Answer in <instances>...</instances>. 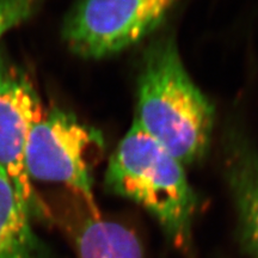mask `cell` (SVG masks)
I'll return each mask as SVG.
<instances>
[{"instance_id": "3", "label": "cell", "mask_w": 258, "mask_h": 258, "mask_svg": "<svg viewBox=\"0 0 258 258\" xmlns=\"http://www.w3.org/2000/svg\"><path fill=\"white\" fill-rule=\"evenodd\" d=\"M104 153V139L95 128L60 108L44 111L29 135L25 166L31 180L56 183L93 196V170Z\"/></svg>"}, {"instance_id": "2", "label": "cell", "mask_w": 258, "mask_h": 258, "mask_svg": "<svg viewBox=\"0 0 258 258\" xmlns=\"http://www.w3.org/2000/svg\"><path fill=\"white\" fill-rule=\"evenodd\" d=\"M184 167L134 121L109 159L104 186L144 208L171 244L189 254L198 198Z\"/></svg>"}, {"instance_id": "4", "label": "cell", "mask_w": 258, "mask_h": 258, "mask_svg": "<svg viewBox=\"0 0 258 258\" xmlns=\"http://www.w3.org/2000/svg\"><path fill=\"white\" fill-rule=\"evenodd\" d=\"M178 0H79L67 15L62 37L84 59L128 49L163 23Z\"/></svg>"}, {"instance_id": "6", "label": "cell", "mask_w": 258, "mask_h": 258, "mask_svg": "<svg viewBox=\"0 0 258 258\" xmlns=\"http://www.w3.org/2000/svg\"><path fill=\"white\" fill-rule=\"evenodd\" d=\"M44 202L47 220L62 232L77 258H145L138 232L103 214L95 198L64 189Z\"/></svg>"}, {"instance_id": "5", "label": "cell", "mask_w": 258, "mask_h": 258, "mask_svg": "<svg viewBox=\"0 0 258 258\" xmlns=\"http://www.w3.org/2000/svg\"><path fill=\"white\" fill-rule=\"evenodd\" d=\"M40 97L19 69L0 56V169L35 218L47 219V206L25 166L29 135L44 114Z\"/></svg>"}, {"instance_id": "1", "label": "cell", "mask_w": 258, "mask_h": 258, "mask_svg": "<svg viewBox=\"0 0 258 258\" xmlns=\"http://www.w3.org/2000/svg\"><path fill=\"white\" fill-rule=\"evenodd\" d=\"M215 112L183 63L176 41L161 35L141 59L134 121L184 166L208 152Z\"/></svg>"}, {"instance_id": "7", "label": "cell", "mask_w": 258, "mask_h": 258, "mask_svg": "<svg viewBox=\"0 0 258 258\" xmlns=\"http://www.w3.org/2000/svg\"><path fill=\"white\" fill-rule=\"evenodd\" d=\"M222 163L241 241L251 256L258 258V150L240 128L226 131Z\"/></svg>"}, {"instance_id": "8", "label": "cell", "mask_w": 258, "mask_h": 258, "mask_svg": "<svg viewBox=\"0 0 258 258\" xmlns=\"http://www.w3.org/2000/svg\"><path fill=\"white\" fill-rule=\"evenodd\" d=\"M31 213L0 169V258H47Z\"/></svg>"}, {"instance_id": "9", "label": "cell", "mask_w": 258, "mask_h": 258, "mask_svg": "<svg viewBox=\"0 0 258 258\" xmlns=\"http://www.w3.org/2000/svg\"><path fill=\"white\" fill-rule=\"evenodd\" d=\"M43 0H0V40L37 11Z\"/></svg>"}]
</instances>
